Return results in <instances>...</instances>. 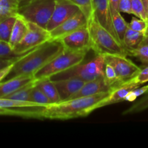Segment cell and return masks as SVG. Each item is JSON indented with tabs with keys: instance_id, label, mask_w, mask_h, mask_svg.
<instances>
[{
	"instance_id": "14",
	"label": "cell",
	"mask_w": 148,
	"mask_h": 148,
	"mask_svg": "<svg viewBox=\"0 0 148 148\" xmlns=\"http://www.w3.org/2000/svg\"><path fill=\"white\" fill-rule=\"evenodd\" d=\"M112 88L107 85L103 75L100 77L85 82L82 88L77 92L71 96L68 100L82 98V97L91 96V95H96L101 92H109L112 90Z\"/></svg>"
},
{
	"instance_id": "35",
	"label": "cell",
	"mask_w": 148,
	"mask_h": 148,
	"mask_svg": "<svg viewBox=\"0 0 148 148\" xmlns=\"http://www.w3.org/2000/svg\"><path fill=\"white\" fill-rule=\"evenodd\" d=\"M134 79L140 85H143L148 82V64L145 67L141 69L140 72L134 77Z\"/></svg>"
},
{
	"instance_id": "43",
	"label": "cell",
	"mask_w": 148,
	"mask_h": 148,
	"mask_svg": "<svg viewBox=\"0 0 148 148\" xmlns=\"http://www.w3.org/2000/svg\"><path fill=\"white\" fill-rule=\"evenodd\" d=\"M145 36H148V26H147V30H146L145 33Z\"/></svg>"
},
{
	"instance_id": "4",
	"label": "cell",
	"mask_w": 148,
	"mask_h": 148,
	"mask_svg": "<svg viewBox=\"0 0 148 148\" xmlns=\"http://www.w3.org/2000/svg\"><path fill=\"white\" fill-rule=\"evenodd\" d=\"M89 50H68L64 49L62 53L51 61L48 64L34 75L36 79L50 78L83 62Z\"/></svg>"
},
{
	"instance_id": "17",
	"label": "cell",
	"mask_w": 148,
	"mask_h": 148,
	"mask_svg": "<svg viewBox=\"0 0 148 148\" xmlns=\"http://www.w3.org/2000/svg\"><path fill=\"white\" fill-rule=\"evenodd\" d=\"M28 30L27 20L20 14H17L15 23L13 27L11 37L9 43L14 49L25 37Z\"/></svg>"
},
{
	"instance_id": "22",
	"label": "cell",
	"mask_w": 148,
	"mask_h": 148,
	"mask_svg": "<svg viewBox=\"0 0 148 148\" xmlns=\"http://www.w3.org/2000/svg\"><path fill=\"white\" fill-rule=\"evenodd\" d=\"M111 16H112L113 25H114L115 31L120 41L122 43V40L124 38V36L129 27L128 23L126 22L124 17H122L120 12H117L112 14Z\"/></svg>"
},
{
	"instance_id": "20",
	"label": "cell",
	"mask_w": 148,
	"mask_h": 148,
	"mask_svg": "<svg viewBox=\"0 0 148 148\" xmlns=\"http://www.w3.org/2000/svg\"><path fill=\"white\" fill-rule=\"evenodd\" d=\"M20 3L17 0H0V22L18 14Z\"/></svg>"
},
{
	"instance_id": "39",
	"label": "cell",
	"mask_w": 148,
	"mask_h": 148,
	"mask_svg": "<svg viewBox=\"0 0 148 148\" xmlns=\"http://www.w3.org/2000/svg\"><path fill=\"white\" fill-rule=\"evenodd\" d=\"M13 64L10 65V66H7V67L0 69V82H1L4 78L7 77V75L10 74V72H11L12 69Z\"/></svg>"
},
{
	"instance_id": "32",
	"label": "cell",
	"mask_w": 148,
	"mask_h": 148,
	"mask_svg": "<svg viewBox=\"0 0 148 148\" xmlns=\"http://www.w3.org/2000/svg\"><path fill=\"white\" fill-rule=\"evenodd\" d=\"M131 2L132 14L139 18L146 20L147 14L143 0H131Z\"/></svg>"
},
{
	"instance_id": "8",
	"label": "cell",
	"mask_w": 148,
	"mask_h": 148,
	"mask_svg": "<svg viewBox=\"0 0 148 148\" xmlns=\"http://www.w3.org/2000/svg\"><path fill=\"white\" fill-rule=\"evenodd\" d=\"M106 63L111 65L115 70L119 83H123L134 77L142 68L137 66L127 56L108 54L104 55Z\"/></svg>"
},
{
	"instance_id": "6",
	"label": "cell",
	"mask_w": 148,
	"mask_h": 148,
	"mask_svg": "<svg viewBox=\"0 0 148 148\" xmlns=\"http://www.w3.org/2000/svg\"><path fill=\"white\" fill-rule=\"evenodd\" d=\"M56 0H30L19 7L18 14L26 20L46 28Z\"/></svg>"
},
{
	"instance_id": "7",
	"label": "cell",
	"mask_w": 148,
	"mask_h": 148,
	"mask_svg": "<svg viewBox=\"0 0 148 148\" xmlns=\"http://www.w3.org/2000/svg\"><path fill=\"white\" fill-rule=\"evenodd\" d=\"M28 23V30L23 40L14 48V51L20 54L27 53L40 45L51 40L50 32L46 28L32 22Z\"/></svg>"
},
{
	"instance_id": "34",
	"label": "cell",
	"mask_w": 148,
	"mask_h": 148,
	"mask_svg": "<svg viewBox=\"0 0 148 148\" xmlns=\"http://www.w3.org/2000/svg\"><path fill=\"white\" fill-rule=\"evenodd\" d=\"M145 93H148V85H145L143 87H138V88H135L134 90H132L128 93L127 97L125 98L124 101H127V102H134L136 101L138 97L141 96V95H144Z\"/></svg>"
},
{
	"instance_id": "21",
	"label": "cell",
	"mask_w": 148,
	"mask_h": 148,
	"mask_svg": "<svg viewBox=\"0 0 148 148\" xmlns=\"http://www.w3.org/2000/svg\"><path fill=\"white\" fill-rule=\"evenodd\" d=\"M32 107H45L38 105L31 101H23L18 100L10 99V98H0V108H9V109H17V108H29Z\"/></svg>"
},
{
	"instance_id": "15",
	"label": "cell",
	"mask_w": 148,
	"mask_h": 148,
	"mask_svg": "<svg viewBox=\"0 0 148 148\" xmlns=\"http://www.w3.org/2000/svg\"><path fill=\"white\" fill-rule=\"evenodd\" d=\"M36 79L33 75H22L0 82V98H5Z\"/></svg>"
},
{
	"instance_id": "16",
	"label": "cell",
	"mask_w": 148,
	"mask_h": 148,
	"mask_svg": "<svg viewBox=\"0 0 148 148\" xmlns=\"http://www.w3.org/2000/svg\"><path fill=\"white\" fill-rule=\"evenodd\" d=\"M53 82L57 88L62 101L69 99L74 94L77 92L85 83V81L76 78L59 79Z\"/></svg>"
},
{
	"instance_id": "41",
	"label": "cell",
	"mask_w": 148,
	"mask_h": 148,
	"mask_svg": "<svg viewBox=\"0 0 148 148\" xmlns=\"http://www.w3.org/2000/svg\"><path fill=\"white\" fill-rule=\"evenodd\" d=\"M145 44H148V36H145L144 38V40H143V43H142L141 45H145Z\"/></svg>"
},
{
	"instance_id": "27",
	"label": "cell",
	"mask_w": 148,
	"mask_h": 148,
	"mask_svg": "<svg viewBox=\"0 0 148 148\" xmlns=\"http://www.w3.org/2000/svg\"><path fill=\"white\" fill-rule=\"evenodd\" d=\"M127 56L137 58L143 63L148 64V44L140 45L138 48L128 50Z\"/></svg>"
},
{
	"instance_id": "42",
	"label": "cell",
	"mask_w": 148,
	"mask_h": 148,
	"mask_svg": "<svg viewBox=\"0 0 148 148\" xmlns=\"http://www.w3.org/2000/svg\"><path fill=\"white\" fill-rule=\"evenodd\" d=\"M17 1H18L19 3H20V4H24V3L27 2V1H30V0H17Z\"/></svg>"
},
{
	"instance_id": "3",
	"label": "cell",
	"mask_w": 148,
	"mask_h": 148,
	"mask_svg": "<svg viewBox=\"0 0 148 148\" xmlns=\"http://www.w3.org/2000/svg\"><path fill=\"white\" fill-rule=\"evenodd\" d=\"M90 48L96 55L115 54L127 56V49L119 40L100 23L95 14L88 21Z\"/></svg>"
},
{
	"instance_id": "26",
	"label": "cell",
	"mask_w": 148,
	"mask_h": 148,
	"mask_svg": "<svg viewBox=\"0 0 148 148\" xmlns=\"http://www.w3.org/2000/svg\"><path fill=\"white\" fill-rule=\"evenodd\" d=\"M30 101L36 103L42 106H47L51 104L46 95L43 93V91L38 87L36 86V85H35V86L32 89Z\"/></svg>"
},
{
	"instance_id": "23",
	"label": "cell",
	"mask_w": 148,
	"mask_h": 148,
	"mask_svg": "<svg viewBox=\"0 0 148 148\" xmlns=\"http://www.w3.org/2000/svg\"><path fill=\"white\" fill-rule=\"evenodd\" d=\"M17 16L8 17L0 22V40L8 42V43L10 42Z\"/></svg>"
},
{
	"instance_id": "25",
	"label": "cell",
	"mask_w": 148,
	"mask_h": 148,
	"mask_svg": "<svg viewBox=\"0 0 148 148\" xmlns=\"http://www.w3.org/2000/svg\"><path fill=\"white\" fill-rule=\"evenodd\" d=\"M36 107L29 108L28 110L23 111L17 109H9V108H0V116H17L36 118Z\"/></svg>"
},
{
	"instance_id": "5",
	"label": "cell",
	"mask_w": 148,
	"mask_h": 148,
	"mask_svg": "<svg viewBox=\"0 0 148 148\" xmlns=\"http://www.w3.org/2000/svg\"><path fill=\"white\" fill-rule=\"evenodd\" d=\"M105 57L103 55H96L95 58L85 64H78L64 72L51 77V80L76 78L85 82L100 77L104 75Z\"/></svg>"
},
{
	"instance_id": "40",
	"label": "cell",
	"mask_w": 148,
	"mask_h": 148,
	"mask_svg": "<svg viewBox=\"0 0 148 148\" xmlns=\"http://www.w3.org/2000/svg\"><path fill=\"white\" fill-rule=\"evenodd\" d=\"M143 4H144L145 8V10H146V14H147L148 11V0H143Z\"/></svg>"
},
{
	"instance_id": "30",
	"label": "cell",
	"mask_w": 148,
	"mask_h": 148,
	"mask_svg": "<svg viewBox=\"0 0 148 148\" xmlns=\"http://www.w3.org/2000/svg\"><path fill=\"white\" fill-rule=\"evenodd\" d=\"M77 6L79 10L86 16L88 20L93 14V4L92 0H69Z\"/></svg>"
},
{
	"instance_id": "9",
	"label": "cell",
	"mask_w": 148,
	"mask_h": 148,
	"mask_svg": "<svg viewBox=\"0 0 148 148\" xmlns=\"http://www.w3.org/2000/svg\"><path fill=\"white\" fill-rule=\"evenodd\" d=\"M64 49L68 50H91L88 25L59 39Z\"/></svg>"
},
{
	"instance_id": "37",
	"label": "cell",
	"mask_w": 148,
	"mask_h": 148,
	"mask_svg": "<svg viewBox=\"0 0 148 148\" xmlns=\"http://www.w3.org/2000/svg\"><path fill=\"white\" fill-rule=\"evenodd\" d=\"M21 57L22 56H19V57H0V69L13 64L14 62H17Z\"/></svg>"
},
{
	"instance_id": "31",
	"label": "cell",
	"mask_w": 148,
	"mask_h": 148,
	"mask_svg": "<svg viewBox=\"0 0 148 148\" xmlns=\"http://www.w3.org/2000/svg\"><path fill=\"white\" fill-rule=\"evenodd\" d=\"M26 54L27 53L20 54L17 53L8 42L0 40V57H19Z\"/></svg>"
},
{
	"instance_id": "38",
	"label": "cell",
	"mask_w": 148,
	"mask_h": 148,
	"mask_svg": "<svg viewBox=\"0 0 148 148\" xmlns=\"http://www.w3.org/2000/svg\"><path fill=\"white\" fill-rule=\"evenodd\" d=\"M109 1L110 9H111V15L115 14L119 11V4L120 0H108Z\"/></svg>"
},
{
	"instance_id": "11",
	"label": "cell",
	"mask_w": 148,
	"mask_h": 148,
	"mask_svg": "<svg viewBox=\"0 0 148 148\" xmlns=\"http://www.w3.org/2000/svg\"><path fill=\"white\" fill-rule=\"evenodd\" d=\"M88 18L80 10L72 17L50 31L51 40H59L64 36L88 25Z\"/></svg>"
},
{
	"instance_id": "13",
	"label": "cell",
	"mask_w": 148,
	"mask_h": 148,
	"mask_svg": "<svg viewBox=\"0 0 148 148\" xmlns=\"http://www.w3.org/2000/svg\"><path fill=\"white\" fill-rule=\"evenodd\" d=\"M92 4H93L94 14L100 23L104 27H106L110 33H112L118 40H119L115 31L114 25H113L109 1L108 0H92Z\"/></svg>"
},
{
	"instance_id": "33",
	"label": "cell",
	"mask_w": 148,
	"mask_h": 148,
	"mask_svg": "<svg viewBox=\"0 0 148 148\" xmlns=\"http://www.w3.org/2000/svg\"><path fill=\"white\" fill-rule=\"evenodd\" d=\"M129 27L136 31L142 32V33H145L146 30L147 28V23L146 20L140 19L139 17H132L130 23H128Z\"/></svg>"
},
{
	"instance_id": "12",
	"label": "cell",
	"mask_w": 148,
	"mask_h": 148,
	"mask_svg": "<svg viewBox=\"0 0 148 148\" xmlns=\"http://www.w3.org/2000/svg\"><path fill=\"white\" fill-rule=\"evenodd\" d=\"M140 86H141V85L136 82L134 77L132 78L131 79L127 81V82H123V83L117 85L115 88H113L108 97H106L103 100H102L101 102L96 104L95 110L107 106L123 102V101H124L125 98L128 95L129 92Z\"/></svg>"
},
{
	"instance_id": "10",
	"label": "cell",
	"mask_w": 148,
	"mask_h": 148,
	"mask_svg": "<svg viewBox=\"0 0 148 148\" xmlns=\"http://www.w3.org/2000/svg\"><path fill=\"white\" fill-rule=\"evenodd\" d=\"M79 7L69 0H56L51 17L47 25L46 29L49 32L66 21L76 14Z\"/></svg>"
},
{
	"instance_id": "36",
	"label": "cell",
	"mask_w": 148,
	"mask_h": 148,
	"mask_svg": "<svg viewBox=\"0 0 148 148\" xmlns=\"http://www.w3.org/2000/svg\"><path fill=\"white\" fill-rule=\"evenodd\" d=\"M119 11L120 12L132 14L131 0H120L119 4Z\"/></svg>"
},
{
	"instance_id": "24",
	"label": "cell",
	"mask_w": 148,
	"mask_h": 148,
	"mask_svg": "<svg viewBox=\"0 0 148 148\" xmlns=\"http://www.w3.org/2000/svg\"><path fill=\"white\" fill-rule=\"evenodd\" d=\"M36 79L33 82H30L29 84L26 85L25 86L23 87L22 88L19 89L18 90L15 91L14 92L12 93L9 96L5 98H10V99L18 100V101H30V95L31 91L33 87L36 85ZM32 102V101H31Z\"/></svg>"
},
{
	"instance_id": "29",
	"label": "cell",
	"mask_w": 148,
	"mask_h": 148,
	"mask_svg": "<svg viewBox=\"0 0 148 148\" xmlns=\"http://www.w3.org/2000/svg\"><path fill=\"white\" fill-rule=\"evenodd\" d=\"M148 108V94L146 96L143 97L137 102L134 103L132 106L130 107L128 109L125 110L122 113L123 115H129V114H134L137 113L142 112Z\"/></svg>"
},
{
	"instance_id": "28",
	"label": "cell",
	"mask_w": 148,
	"mask_h": 148,
	"mask_svg": "<svg viewBox=\"0 0 148 148\" xmlns=\"http://www.w3.org/2000/svg\"><path fill=\"white\" fill-rule=\"evenodd\" d=\"M103 77L107 85H109L112 88H115L116 86L121 84L119 82L116 73L114 69L111 65L107 63H106L105 68H104Z\"/></svg>"
},
{
	"instance_id": "19",
	"label": "cell",
	"mask_w": 148,
	"mask_h": 148,
	"mask_svg": "<svg viewBox=\"0 0 148 148\" xmlns=\"http://www.w3.org/2000/svg\"><path fill=\"white\" fill-rule=\"evenodd\" d=\"M145 37L144 33L136 31L128 27L122 40V44L127 51L137 49L142 44Z\"/></svg>"
},
{
	"instance_id": "2",
	"label": "cell",
	"mask_w": 148,
	"mask_h": 148,
	"mask_svg": "<svg viewBox=\"0 0 148 148\" xmlns=\"http://www.w3.org/2000/svg\"><path fill=\"white\" fill-rule=\"evenodd\" d=\"M64 47L58 40H50L22 56L13 64L12 69L7 76V79L22 76L33 75L46 66L64 51Z\"/></svg>"
},
{
	"instance_id": "18",
	"label": "cell",
	"mask_w": 148,
	"mask_h": 148,
	"mask_svg": "<svg viewBox=\"0 0 148 148\" xmlns=\"http://www.w3.org/2000/svg\"><path fill=\"white\" fill-rule=\"evenodd\" d=\"M36 85L43 91L51 104L57 103L62 101L57 88L50 78L36 79Z\"/></svg>"
},
{
	"instance_id": "1",
	"label": "cell",
	"mask_w": 148,
	"mask_h": 148,
	"mask_svg": "<svg viewBox=\"0 0 148 148\" xmlns=\"http://www.w3.org/2000/svg\"><path fill=\"white\" fill-rule=\"evenodd\" d=\"M110 92L66 100L47 106L39 107L38 108V119L68 120L85 117L95 111L96 104L108 97Z\"/></svg>"
},
{
	"instance_id": "44",
	"label": "cell",
	"mask_w": 148,
	"mask_h": 148,
	"mask_svg": "<svg viewBox=\"0 0 148 148\" xmlns=\"http://www.w3.org/2000/svg\"><path fill=\"white\" fill-rule=\"evenodd\" d=\"M146 22H147V25H148V11H147V18H146Z\"/></svg>"
}]
</instances>
